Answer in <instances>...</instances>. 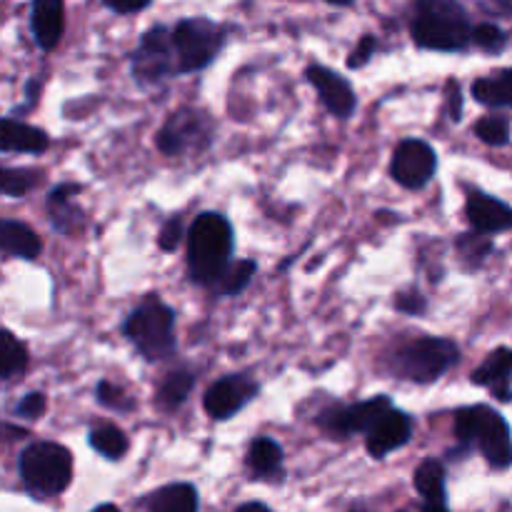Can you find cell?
I'll return each mask as SVG.
<instances>
[{
  "mask_svg": "<svg viewBox=\"0 0 512 512\" xmlns=\"http://www.w3.org/2000/svg\"><path fill=\"white\" fill-rule=\"evenodd\" d=\"M473 28L460 0H415L410 10V35L423 50L463 53L473 45Z\"/></svg>",
  "mask_w": 512,
  "mask_h": 512,
  "instance_id": "6da1fadb",
  "label": "cell"
},
{
  "mask_svg": "<svg viewBox=\"0 0 512 512\" xmlns=\"http://www.w3.org/2000/svg\"><path fill=\"white\" fill-rule=\"evenodd\" d=\"M235 233L223 213L205 210L188 228V270L193 283L213 288L233 263Z\"/></svg>",
  "mask_w": 512,
  "mask_h": 512,
  "instance_id": "7a4b0ae2",
  "label": "cell"
},
{
  "mask_svg": "<svg viewBox=\"0 0 512 512\" xmlns=\"http://www.w3.org/2000/svg\"><path fill=\"white\" fill-rule=\"evenodd\" d=\"M455 438L480 450L493 470L512 468V433L503 415L490 405H468L455 413Z\"/></svg>",
  "mask_w": 512,
  "mask_h": 512,
  "instance_id": "3957f363",
  "label": "cell"
},
{
  "mask_svg": "<svg viewBox=\"0 0 512 512\" xmlns=\"http://www.w3.org/2000/svg\"><path fill=\"white\" fill-rule=\"evenodd\" d=\"M18 473L28 495L38 500L58 498L73 483V455L65 445L33 443L20 453Z\"/></svg>",
  "mask_w": 512,
  "mask_h": 512,
  "instance_id": "277c9868",
  "label": "cell"
},
{
  "mask_svg": "<svg viewBox=\"0 0 512 512\" xmlns=\"http://www.w3.org/2000/svg\"><path fill=\"white\" fill-rule=\"evenodd\" d=\"M123 335L148 363L173 358L178 350L175 310L163 300L148 298L123 320Z\"/></svg>",
  "mask_w": 512,
  "mask_h": 512,
  "instance_id": "5b68a950",
  "label": "cell"
},
{
  "mask_svg": "<svg viewBox=\"0 0 512 512\" xmlns=\"http://www.w3.org/2000/svg\"><path fill=\"white\" fill-rule=\"evenodd\" d=\"M460 363V348L448 338H415L393 353V373L418 385H430Z\"/></svg>",
  "mask_w": 512,
  "mask_h": 512,
  "instance_id": "8992f818",
  "label": "cell"
},
{
  "mask_svg": "<svg viewBox=\"0 0 512 512\" xmlns=\"http://www.w3.org/2000/svg\"><path fill=\"white\" fill-rule=\"evenodd\" d=\"M178 73L205 70L220 55L225 45V28L208 18H183L173 28Z\"/></svg>",
  "mask_w": 512,
  "mask_h": 512,
  "instance_id": "52a82bcc",
  "label": "cell"
},
{
  "mask_svg": "<svg viewBox=\"0 0 512 512\" xmlns=\"http://www.w3.org/2000/svg\"><path fill=\"white\" fill-rule=\"evenodd\" d=\"M130 73H133L135 83L143 88L160 85L168 75L178 73L173 30H168L165 25H153L145 30L140 45L130 58Z\"/></svg>",
  "mask_w": 512,
  "mask_h": 512,
  "instance_id": "ba28073f",
  "label": "cell"
},
{
  "mask_svg": "<svg viewBox=\"0 0 512 512\" xmlns=\"http://www.w3.org/2000/svg\"><path fill=\"white\" fill-rule=\"evenodd\" d=\"M213 143V120L205 115V110L183 108L175 110L163 128L155 135V145L163 155H190L200 153Z\"/></svg>",
  "mask_w": 512,
  "mask_h": 512,
  "instance_id": "9c48e42d",
  "label": "cell"
},
{
  "mask_svg": "<svg viewBox=\"0 0 512 512\" xmlns=\"http://www.w3.org/2000/svg\"><path fill=\"white\" fill-rule=\"evenodd\" d=\"M438 170V155L425 140H403L390 160V175L405 190H423Z\"/></svg>",
  "mask_w": 512,
  "mask_h": 512,
  "instance_id": "30bf717a",
  "label": "cell"
},
{
  "mask_svg": "<svg viewBox=\"0 0 512 512\" xmlns=\"http://www.w3.org/2000/svg\"><path fill=\"white\" fill-rule=\"evenodd\" d=\"M260 393L258 380H253L245 373L225 375V378L215 380L208 390H205L203 408L213 420H230L253 403Z\"/></svg>",
  "mask_w": 512,
  "mask_h": 512,
  "instance_id": "8fae6325",
  "label": "cell"
},
{
  "mask_svg": "<svg viewBox=\"0 0 512 512\" xmlns=\"http://www.w3.org/2000/svg\"><path fill=\"white\" fill-rule=\"evenodd\" d=\"M305 78H308V83L318 90L320 100H323L325 108H328L335 118L348 120L350 115L355 113V108H358V95H355L348 78H343V75L335 73L333 68L320 63L308 65Z\"/></svg>",
  "mask_w": 512,
  "mask_h": 512,
  "instance_id": "7c38bea8",
  "label": "cell"
},
{
  "mask_svg": "<svg viewBox=\"0 0 512 512\" xmlns=\"http://www.w3.org/2000/svg\"><path fill=\"white\" fill-rule=\"evenodd\" d=\"M465 213H468L470 228L478 233H505L512 230V208L500 198L480 188H468V200H465Z\"/></svg>",
  "mask_w": 512,
  "mask_h": 512,
  "instance_id": "4fadbf2b",
  "label": "cell"
},
{
  "mask_svg": "<svg viewBox=\"0 0 512 512\" xmlns=\"http://www.w3.org/2000/svg\"><path fill=\"white\" fill-rule=\"evenodd\" d=\"M413 438V418L403 410L393 408L390 413H385L378 420L373 430L365 435V448H368L370 458L383 460L388 458L393 450L408 445V440Z\"/></svg>",
  "mask_w": 512,
  "mask_h": 512,
  "instance_id": "5bb4252c",
  "label": "cell"
},
{
  "mask_svg": "<svg viewBox=\"0 0 512 512\" xmlns=\"http://www.w3.org/2000/svg\"><path fill=\"white\" fill-rule=\"evenodd\" d=\"M80 190H83L80 183H60L55 188H50L48 198H45V210H48V220L55 233L73 235L75 230L83 228L85 215L75 205V195Z\"/></svg>",
  "mask_w": 512,
  "mask_h": 512,
  "instance_id": "9a60e30c",
  "label": "cell"
},
{
  "mask_svg": "<svg viewBox=\"0 0 512 512\" xmlns=\"http://www.w3.org/2000/svg\"><path fill=\"white\" fill-rule=\"evenodd\" d=\"M473 385L488 388L490 395L500 403H512V350L495 348L483 363L475 368Z\"/></svg>",
  "mask_w": 512,
  "mask_h": 512,
  "instance_id": "2e32d148",
  "label": "cell"
},
{
  "mask_svg": "<svg viewBox=\"0 0 512 512\" xmlns=\"http://www.w3.org/2000/svg\"><path fill=\"white\" fill-rule=\"evenodd\" d=\"M65 30L63 0H33L30 8V33L40 50H53Z\"/></svg>",
  "mask_w": 512,
  "mask_h": 512,
  "instance_id": "e0dca14e",
  "label": "cell"
},
{
  "mask_svg": "<svg viewBox=\"0 0 512 512\" xmlns=\"http://www.w3.org/2000/svg\"><path fill=\"white\" fill-rule=\"evenodd\" d=\"M415 490L428 510H448V473L438 458H425L415 470Z\"/></svg>",
  "mask_w": 512,
  "mask_h": 512,
  "instance_id": "ac0fdd59",
  "label": "cell"
},
{
  "mask_svg": "<svg viewBox=\"0 0 512 512\" xmlns=\"http://www.w3.org/2000/svg\"><path fill=\"white\" fill-rule=\"evenodd\" d=\"M50 145V138L45 130L33 128L28 123H20L13 115L3 118V135H0V150L3 153H28L40 155Z\"/></svg>",
  "mask_w": 512,
  "mask_h": 512,
  "instance_id": "d6986e66",
  "label": "cell"
},
{
  "mask_svg": "<svg viewBox=\"0 0 512 512\" xmlns=\"http://www.w3.org/2000/svg\"><path fill=\"white\" fill-rule=\"evenodd\" d=\"M138 508L148 512H195L200 508V498L195 485L173 483L145 495L138 503Z\"/></svg>",
  "mask_w": 512,
  "mask_h": 512,
  "instance_id": "ffe728a7",
  "label": "cell"
},
{
  "mask_svg": "<svg viewBox=\"0 0 512 512\" xmlns=\"http://www.w3.org/2000/svg\"><path fill=\"white\" fill-rule=\"evenodd\" d=\"M245 463L255 480H283V448L273 438H255Z\"/></svg>",
  "mask_w": 512,
  "mask_h": 512,
  "instance_id": "44dd1931",
  "label": "cell"
},
{
  "mask_svg": "<svg viewBox=\"0 0 512 512\" xmlns=\"http://www.w3.org/2000/svg\"><path fill=\"white\" fill-rule=\"evenodd\" d=\"M0 245H3L5 255L20 260H35L43 250V240L38 238L30 225L20 223V220H3L0 225Z\"/></svg>",
  "mask_w": 512,
  "mask_h": 512,
  "instance_id": "7402d4cb",
  "label": "cell"
},
{
  "mask_svg": "<svg viewBox=\"0 0 512 512\" xmlns=\"http://www.w3.org/2000/svg\"><path fill=\"white\" fill-rule=\"evenodd\" d=\"M470 93L485 108L512 110V68L493 70L485 78H478L473 88H470Z\"/></svg>",
  "mask_w": 512,
  "mask_h": 512,
  "instance_id": "603a6c76",
  "label": "cell"
},
{
  "mask_svg": "<svg viewBox=\"0 0 512 512\" xmlns=\"http://www.w3.org/2000/svg\"><path fill=\"white\" fill-rule=\"evenodd\" d=\"M195 388V375L190 370L178 368L170 370L163 378V383L158 385V405L165 413H173L180 405H185V400L190 398Z\"/></svg>",
  "mask_w": 512,
  "mask_h": 512,
  "instance_id": "cb8c5ba5",
  "label": "cell"
},
{
  "mask_svg": "<svg viewBox=\"0 0 512 512\" xmlns=\"http://www.w3.org/2000/svg\"><path fill=\"white\" fill-rule=\"evenodd\" d=\"M88 445L100 455V458L113 460L115 463V460H123L125 455H128L130 440L128 435H125L120 428H115V425L100 423L90 428Z\"/></svg>",
  "mask_w": 512,
  "mask_h": 512,
  "instance_id": "d4e9b609",
  "label": "cell"
},
{
  "mask_svg": "<svg viewBox=\"0 0 512 512\" xmlns=\"http://www.w3.org/2000/svg\"><path fill=\"white\" fill-rule=\"evenodd\" d=\"M455 248H458V258L463 263L465 270H478L483 268L485 260L490 258V253L495 250L493 240H490L488 233H478V230H470V233L458 235L455 240Z\"/></svg>",
  "mask_w": 512,
  "mask_h": 512,
  "instance_id": "484cf974",
  "label": "cell"
},
{
  "mask_svg": "<svg viewBox=\"0 0 512 512\" xmlns=\"http://www.w3.org/2000/svg\"><path fill=\"white\" fill-rule=\"evenodd\" d=\"M0 353H3L0 355V378L5 383L25 373V368H28V348L10 330H3V348H0Z\"/></svg>",
  "mask_w": 512,
  "mask_h": 512,
  "instance_id": "4316f807",
  "label": "cell"
},
{
  "mask_svg": "<svg viewBox=\"0 0 512 512\" xmlns=\"http://www.w3.org/2000/svg\"><path fill=\"white\" fill-rule=\"evenodd\" d=\"M43 170L35 168H3L0 173V188L8 198H23L30 190L38 188L43 183Z\"/></svg>",
  "mask_w": 512,
  "mask_h": 512,
  "instance_id": "83f0119b",
  "label": "cell"
},
{
  "mask_svg": "<svg viewBox=\"0 0 512 512\" xmlns=\"http://www.w3.org/2000/svg\"><path fill=\"white\" fill-rule=\"evenodd\" d=\"M255 270H258L255 260H233V263L228 265V270L220 275V280L213 285V288L218 290L220 295L243 293V290L248 288L250 280H253Z\"/></svg>",
  "mask_w": 512,
  "mask_h": 512,
  "instance_id": "f1b7e54d",
  "label": "cell"
},
{
  "mask_svg": "<svg viewBox=\"0 0 512 512\" xmlns=\"http://www.w3.org/2000/svg\"><path fill=\"white\" fill-rule=\"evenodd\" d=\"M475 135L490 148H503L510 143V118L508 115H485L475 123Z\"/></svg>",
  "mask_w": 512,
  "mask_h": 512,
  "instance_id": "f546056e",
  "label": "cell"
},
{
  "mask_svg": "<svg viewBox=\"0 0 512 512\" xmlns=\"http://www.w3.org/2000/svg\"><path fill=\"white\" fill-rule=\"evenodd\" d=\"M473 45H478L488 55H498L508 45V33L495 23H480L473 28Z\"/></svg>",
  "mask_w": 512,
  "mask_h": 512,
  "instance_id": "4dcf8cb0",
  "label": "cell"
},
{
  "mask_svg": "<svg viewBox=\"0 0 512 512\" xmlns=\"http://www.w3.org/2000/svg\"><path fill=\"white\" fill-rule=\"evenodd\" d=\"M95 400H98L103 408L118 410V413H130V410L135 408V400L130 398L123 388L108 383V380H100V383L95 385Z\"/></svg>",
  "mask_w": 512,
  "mask_h": 512,
  "instance_id": "1f68e13d",
  "label": "cell"
},
{
  "mask_svg": "<svg viewBox=\"0 0 512 512\" xmlns=\"http://www.w3.org/2000/svg\"><path fill=\"white\" fill-rule=\"evenodd\" d=\"M45 408H48V398H45V393L33 390V393H28L25 398H20L18 403H15L13 415L20 420H38L43 418Z\"/></svg>",
  "mask_w": 512,
  "mask_h": 512,
  "instance_id": "d6a6232c",
  "label": "cell"
},
{
  "mask_svg": "<svg viewBox=\"0 0 512 512\" xmlns=\"http://www.w3.org/2000/svg\"><path fill=\"white\" fill-rule=\"evenodd\" d=\"M183 235H185L183 218H180V215H173V218L165 220L163 228H160L158 245L165 250V253H173V250L180 245V240H183Z\"/></svg>",
  "mask_w": 512,
  "mask_h": 512,
  "instance_id": "836d02e7",
  "label": "cell"
},
{
  "mask_svg": "<svg viewBox=\"0 0 512 512\" xmlns=\"http://www.w3.org/2000/svg\"><path fill=\"white\" fill-rule=\"evenodd\" d=\"M395 310H400L405 315H425L428 300L418 290H403V293L395 295Z\"/></svg>",
  "mask_w": 512,
  "mask_h": 512,
  "instance_id": "e575fe53",
  "label": "cell"
},
{
  "mask_svg": "<svg viewBox=\"0 0 512 512\" xmlns=\"http://www.w3.org/2000/svg\"><path fill=\"white\" fill-rule=\"evenodd\" d=\"M375 50H378V38H375V35H365V38H360V43L355 45L353 55L348 58V68H363V65H368L370 58L375 55Z\"/></svg>",
  "mask_w": 512,
  "mask_h": 512,
  "instance_id": "d590c367",
  "label": "cell"
},
{
  "mask_svg": "<svg viewBox=\"0 0 512 512\" xmlns=\"http://www.w3.org/2000/svg\"><path fill=\"white\" fill-rule=\"evenodd\" d=\"M448 115L453 123L463 118V88L458 80H448Z\"/></svg>",
  "mask_w": 512,
  "mask_h": 512,
  "instance_id": "8d00e7d4",
  "label": "cell"
},
{
  "mask_svg": "<svg viewBox=\"0 0 512 512\" xmlns=\"http://www.w3.org/2000/svg\"><path fill=\"white\" fill-rule=\"evenodd\" d=\"M105 8H110L113 13L120 15H130V13H140L150 5V0H103Z\"/></svg>",
  "mask_w": 512,
  "mask_h": 512,
  "instance_id": "74e56055",
  "label": "cell"
},
{
  "mask_svg": "<svg viewBox=\"0 0 512 512\" xmlns=\"http://www.w3.org/2000/svg\"><path fill=\"white\" fill-rule=\"evenodd\" d=\"M483 8L488 10L490 15H505V18H510L512 0H483Z\"/></svg>",
  "mask_w": 512,
  "mask_h": 512,
  "instance_id": "f35d334b",
  "label": "cell"
},
{
  "mask_svg": "<svg viewBox=\"0 0 512 512\" xmlns=\"http://www.w3.org/2000/svg\"><path fill=\"white\" fill-rule=\"evenodd\" d=\"M325 3H330V5H340V8H348V5H353L355 0H325Z\"/></svg>",
  "mask_w": 512,
  "mask_h": 512,
  "instance_id": "ab89813d",
  "label": "cell"
}]
</instances>
